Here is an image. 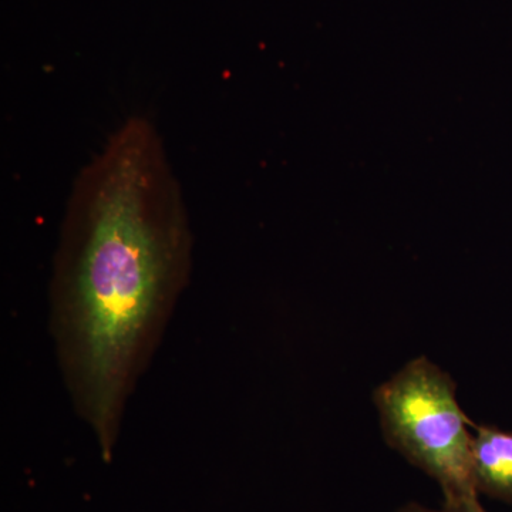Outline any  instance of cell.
Returning <instances> with one entry per match:
<instances>
[{
    "instance_id": "6da1fadb",
    "label": "cell",
    "mask_w": 512,
    "mask_h": 512,
    "mask_svg": "<svg viewBox=\"0 0 512 512\" xmlns=\"http://www.w3.org/2000/svg\"><path fill=\"white\" fill-rule=\"evenodd\" d=\"M191 254L161 138L150 121L128 119L74 183L49 295L64 386L104 463L188 284Z\"/></svg>"
},
{
    "instance_id": "7a4b0ae2",
    "label": "cell",
    "mask_w": 512,
    "mask_h": 512,
    "mask_svg": "<svg viewBox=\"0 0 512 512\" xmlns=\"http://www.w3.org/2000/svg\"><path fill=\"white\" fill-rule=\"evenodd\" d=\"M448 373L421 356L377 387L373 402L384 440L414 467L433 478L443 504L477 501L473 480V423L457 402Z\"/></svg>"
},
{
    "instance_id": "3957f363",
    "label": "cell",
    "mask_w": 512,
    "mask_h": 512,
    "mask_svg": "<svg viewBox=\"0 0 512 512\" xmlns=\"http://www.w3.org/2000/svg\"><path fill=\"white\" fill-rule=\"evenodd\" d=\"M473 480L478 494L512 504V433L476 426L473 440Z\"/></svg>"
},
{
    "instance_id": "277c9868",
    "label": "cell",
    "mask_w": 512,
    "mask_h": 512,
    "mask_svg": "<svg viewBox=\"0 0 512 512\" xmlns=\"http://www.w3.org/2000/svg\"><path fill=\"white\" fill-rule=\"evenodd\" d=\"M396 512H487L483 505H481L480 500L471 501V503L466 504H456V505H448L443 504L439 510L436 508L424 507L419 503H407L404 504L403 507H400Z\"/></svg>"
}]
</instances>
